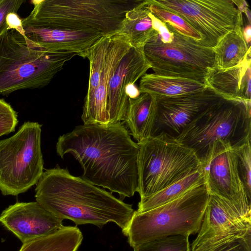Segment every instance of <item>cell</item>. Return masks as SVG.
<instances>
[{"label":"cell","instance_id":"d4e9b609","mask_svg":"<svg viewBox=\"0 0 251 251\" xmlns=\"http://www.w3.org/2000/svg\"><path fill=\"white\" fill-rule=\"evenodd\" d=\"M188 234H178L139 244L133 251H191Z\"/></svg>","mask_w":251,"mask_h":251},{"label":"cell","instance_id":"f1b7e54d","mask_svg":"<svg viewBox=\"0 0 251 251\" xmlns=\"http://www.w3.org/2000/svg\"><path fill=\"white\" fill-rule=\"evenodd\" d=\"M207 251H251V230L240 236L222 242Z\"/></svg>","mask_w":251,"mask_h":251},{"label":"cell","instance_id":"7402d4cb","mask_svg":"<svg viewBox=\"0 0 251 251\" xmlns=\"http://www.w3.org/2000/svg\"><path fill=\"white\" fill-rule=\"evenodd\" d=\"M240 24L227 33L213 48L215 53L214 69L224 70L235 67L251 55V45L243 37Z\"/></svg>","mask_w":251,"mask_h":251},{"label":"cell","instance_id":"8992f818","mask_svg":"<svg viewBox=\"0 0 251 251\" xmlns=\"http://www.w3.org/2000/svg\"><path fill=\"white\" fill-rule=\"evenodd\" d=\"M209 198L205 181L201 182L165 204L143 212L135 210L123 233L132 248L170 235L198 233Z\"/></svg>","mask_w":251,"mask_h":251},{"label":"cell","instance_id":"2e32d148","mask_svg":"<svg viewBox=\"0 0 251 251\" xmlns=\"http://www.w3.org/2000/svg\"><path fill=\"white\" fill-rule=\"evenodd\" d=\"M150 68L151 65L143 50L132 47L123 57L108 86L107 104L111 125L124 120L129 104L126 87L135 83Z\"/></svg>","mask_w":251,"mask_h":251},{"label":"cell","instance_id":"e0dca14e","mask_svg":"<svg viewBox=\"0 0 251 251\" xmlns=\"http://www.w3.org/2000/svg\"><path fill=\"white\" fill-rule=\"evenodd\" d=\"M26 37L42 48L53 51L75 52L87 58L93 46L103 36L91 31L23 26Z\"/></svg>","mask_w":251,"mask_h":251},{"label":"cell","instance_id":"cb8c5ba5","mask_svg":"<svg viewBox=\"0 0 251 251\" xmlns=\"http://www.w3.org/2000/svg\"><path fill=\"white\" fill-rule=\"evenodd\" d=\"M205 181L204 171L201 168L145 200L140 201L136 211L145 212L168 203L182 196L193 186Z\"/></svg>","mask_w":251,"mask_h":251},{"label":"cell","instance_id":"ba28073f","mask_svg":"<svg viewBox=\"0 0 251 251\" xmlns=\"http://www.w3.org/2000/svg\"><path fill=\"white\" fill-rule=\"evenodd\" d=\"M42 125L26 122L11 137L0 140V191L17 196L36 184L44 173Z\"/></svg>","mask_w":251,"mask_h":251},{"label":"cell","instance_id":"603a6c76","mask_svg":"<svg viewBox=\"0 0 251 251\" xmlns=\"http://www.w3.org/2000/svg\"><path fill=\"white\" fill-rule=\"evenodd\" d=\"M82 240L76 226H63L54 233L23 243L19 251H76Z\"/></svg>","mask_w":251,"mask_h":251},{"label":"cell","instance_id":"52a82bcc","mask_svg":"<svg viewBox=\"0 0 251 251\" xmlns=\"http://www.w3.org/2000/svg\"><path fill=\"white\" fill-rule=\"evenodd\" d=\"M137 144L140 201L202 168L194 152L175 140L150 137Z\"/></svg>","mask_w":251,"mask_h":251},{"label":"cell","instance_id":"8fae6325","mask_svg":"<svg viewBox=\"0 0 251 251\" xmlns=\"http://www.w3.org/2000/svg\"><path fill=\"white\" fill-rule=\"evenodd\" d=\"M155 97V116L150 137L172 140H175L197 117L223 98L208 86L177 96Z\"/></svg>","mask_w":251,"mask_h":251},{"label":"cell","instance_id":"30bf717a","mask_svg":"<svg viewBox=\"0 0 251 251\" xmlns=\"http://www.w3.org/2000/svg\"><path fill=\"white\" fill-rule=\"evenodd\" d=\"M183 19L201 36L200 42L213 48L237 25L242 12L232 0H151Z\"/></svg>","mask_w":251,"mask_h":251},{"label":"cell","instance_id":"83f0119b","mask_svg":"<svg viewBox=\"0 0 251 251\" xmlns=\"http://www.w3.org/2000/svg\"><path fill=\"white\" fill-rule=\"evenodd\" d=\"M18 122L16 112L4 100L0 99V137L14 131Z\"/></svg>","mask_w":251,"mask_h":251},{"label":"cell","instance_id":"44dd1931","mask_svg":"<svg viewBox=\"0 0 251 251\" xmlns=\"http://www.w3.org/2000/svg\"><path fill=\"white\" fill-rule=\"evenodd\" d=\"M207 87L205 83L181 77L145 74L140 81L141 93L155 96L174 97L194 93Z\"/></svg>","mask_w":251,"mask_h":251},{"label":"cell","instance_id":"d6a6232c","mask_svg":"<svg viewBox=\"0 0 251 251\" xmlns=\"http://www.w3.org/2000/svg\"><path fill=\"white\" fill-rule=\"evenodd\" d=\"M125 93L129 98L132 99L138 98L141 95L139 88L135 83L128 84L126 87Z\"/></svg>","mask_w":251,"mask_h":251},{"label":"cell","instance_id":"7c38bea8","mask_svg":"<svg viewBox=\"0 0 251 251\" xmlns=\"http://www.w3.org/2000/svg\"><path fill=\"white\" fill-rule=\"evenodd\" d=\"M209 194L218 197L241 218L251 221V201L241 180L234 150L214 153L202 168Z\"/></svg>","mask_w":251,"mask_h":251},{"label":"cell","instance_id":"836d02e7","mask_svg":"<svg viewBox=\"0 0 251 251\" xmlns=\"http://www.w3.org/2000/svg\"><path fill=\"white\" fill-rule=\"evenodd\" d=\"M242 32L244 39L248 45H251V24H247L242 27Z\"/></svg>","mask_w":251,"mask_h":251},{"label":"cell","instance_id":"6da1fadb","mask_svg":"<svg viewBox=\"0 0 251 251\" xmlns=\"http://www.w3.org/2000/svg\"><path fill=\"white\" fill-rule=\"evenodd\" d=\"M56 151L62 159L72 154L83 169L81 177L92 184L122 199L137 192L139 147L122 122L76 126L59 137Z\"/></svg>","mask_w":251,"mask_h":251},{"label":"cell","instance_id":"d6986e66","mask_svg":"<svg viewBox=\"0 0 251 251\" xmlns=\"http://www.w3.org/2000/svg\"><path fill=\"white\" fill-rule=\"evenodd\" d=\"M129 104L124 121L137 143L150 138L155 116V97L141 93L136 99H129Z\"/></svg>","mask_w":251,"mask_h":251},{"label":"cell","instance_id":"e575fe53","mask_svg":"<svg viewBox=\"0 0 251 251\" xmlns=\"http://www.w3.org/2000/svg\"><path fill=\"white\" fill-rule=\"evenodd\" d=\"M236 7L242 13H244L248 8L247 3L244 0H232Z\"/></svg>","mask_w":251,"mask_h":251},{"label":"cell","instance_id":"ffe728a7","mask_svg":"<svg viewBox=\"0 0 251 251\" xmlns=\"http://www.w3.org/2000/svg\"><path fill=\"white\" fill-rule=\"evenodd\" d=\"M147 0H139L127 11L119 33L128 37L132 47L141 49L154 36L158 35L152 27Z\"/></svg>","mask_w":251,"mask_h":251},{"label":"cell","instance_id":"3957f363","mask_svg":"<svg viewBox=\"0 0 251 251\" xmlns=\"http://www.w3.org/2000/svg\"><path fill=\"white\" fill-rule=\"evenodd\" d=\"M139 0H32L23 26L91 31L103 36L119 32L127 11Z\"/></svg>","mask_w":251,"mask_h":251},{"label":"cell","instance_id":"9a60e30c","mask_svg":"<svg viewBox=\"0 0 251 251\" xmlns=\"http://www.w3.org/2000/svg\"><path fill=\"white\" fill-rule=\"evenodd\" d=\"M61 219L38 202H16L0 215V222L23 243L56 232L64 226Z\"/></svg>","mask_w":251,"mask_h":251},{"label":"cell","instance_id":"4316f807","mask_svg":"<svg viewBox=\"0 0 251 251\" xmlns=\"http://www.w3.org/2000/svg\"><path fill=\"white\" fill-rule=\"evenodd\" d=\"M236 153L237 167L241 180L247 197L251 201V141L233 149Z\"/></svg>","mask_w":251,"mask_h":251},{"label":"cell","instance_id":"ac0fdd59","mask_svg":"<svg viewBox=\"0 0 251 251\" xmlns=\"http://www.w3.org/2000/svg\"><path fill=\"white\" fill-rule=\"evenodd\" d=\"M251 68L249 55L235 67L224 70H213L205 83L224 98L251 101Z\"/></svg>","mask_w":251,"mask_h":251},{"label":"cell","instance_id":"4dcf8cb0","mask_svg":"<svg viewBox=\"0 0 251 251\" xmlns=\"http://www.w3.org/2000/svg\"><path fill=\"white\" fill-rule=\"evenodd\" d=\"M149 16L151 20L153 28L158 33V36L163 43H170L173 41L174 35L165 24L152 14L150 11Z\"/></svg>","mask_w":251,"mask_h":251},{"label":"cell","instance_id":"9c48e42d","mask_svg":"<svg viewBox=\"0 0 251 251\" xmlns=\"http://www.w3.org/2000/svg\"><path fill=\"white\" fill-rule=\"evenodd\" d=\"M166 25L173 33V41L163 43L157 35L143 48L144 55L153 73L205 83L207 77L214 69L213 49L179 33L169 24Z\"/></svg>","mask_w":251,"mask_h":251},{"label":"cell","instance_id":"f546056e","mask_svg":"<svg viewBox=\"0 0 251 251\" xmlns=\"http://www.w3.org/2000/svg\"><path fill=\"white\" fill-rule=\"evenodd\" d=\"M24 2L23 0H0V35L7 29V15L10 12L17 13Z\"/></svg>","mask_w":251,"mask_h":251},{"label":"cell","instance_id":"5bb4252c","mask_svg":"<svg viewBox=\"0 0 251 251\" xmlns=\"http://www.w3.org/2000/svg\"><path fill=\"white\" fill-rule=\"evenodd\" d=\"M131 47L126 35L119 32L111 35L98 86L91 95L84 99L81 117L84 124L111 125L107 104L109 81L121 60Z\"/></svg>","mask_w":251,"mask_h":251},{"label":"cell","instance_id":"1f68e13d","mask_svg":"<svg viewBox=\"0 0 251 251\" xmlns=\"http://www.w3.org/2000/svg\"><path fill=\"white\" fill-rule=\"evenodd\" d=\"M5 22L7 26V29L15 30L24 37H26L22 24V19L17 13H9L6 17Z\"/></svg>","mask_w":251,"mask_h":251},{"label":"cell","instance_id":"4fadbf2b","mask_svg":"<svg viewBox=\"0 0 251 251\" xmlns=\"http://www.w3.org/2000/svg\"><path fill=\"white\" fill-rule=\"evenodd\" d=\"M251 230V221L241 218L214 195L209 198L192 251H207Z\"/></svg>","mask_w":251,"mask_h":251},{"label":"cell","instance_id":"484cf974","mask_svg":"<svg viewBox=\"0 0 251 251\" xmlns=\"http://www.w3.org/2000/svg\"><path fill=\"white\" fill-rule=\"evenodd\" d=\"M146 0L150 12L163 23L169 24L183 35L199 42L201 40L200 35L180 16L153 4L151 0Z\"/></svg>","mask_w":251,"mask_h":251},{"label":"cell","instance_id":"7a4b0ae2","mask_svg":"<svg viewBox=\"0 0 251 251\" xmlns=\"http://www.w3.org/2000/svg\"><path fill=\"white\" fill-rule=\"evenodd\" d=\"M36 185L37 202L62 220L76 225L101 228L112 222L123 232L135 211L132 205L58 166L44 172Z\"/></svg>","mask_w":251,"mask_h":251},{"label":"cell","instance_id":"5b68a950","mask_svg":"<svg viewBox=\"0 0 251 251\" xmlns=\"http://www.w3.org/2000/svg\"><path fill=\"white\" fill-rule=\"evenodd\" d=\"M251 139V101L223 98L187 126L175 140L191 149L203 168L219 143L234 149Z\"/></svg>","mask_w":251,"mask_h":251},{"label":"cell","instance_id":"277c9868","mask_svg":"<svg viewBox=\"0 0 251 251\" xmlns=\"http://www.w3.org/2000/svg\"><path fill=\"white\" fill-rule=\"evenodd\" d=\"M77 54L47 50L16 30L0 35V95L47 85Z\"/></svg>","mask_w":251,"mask_h":251}]
</instances>
